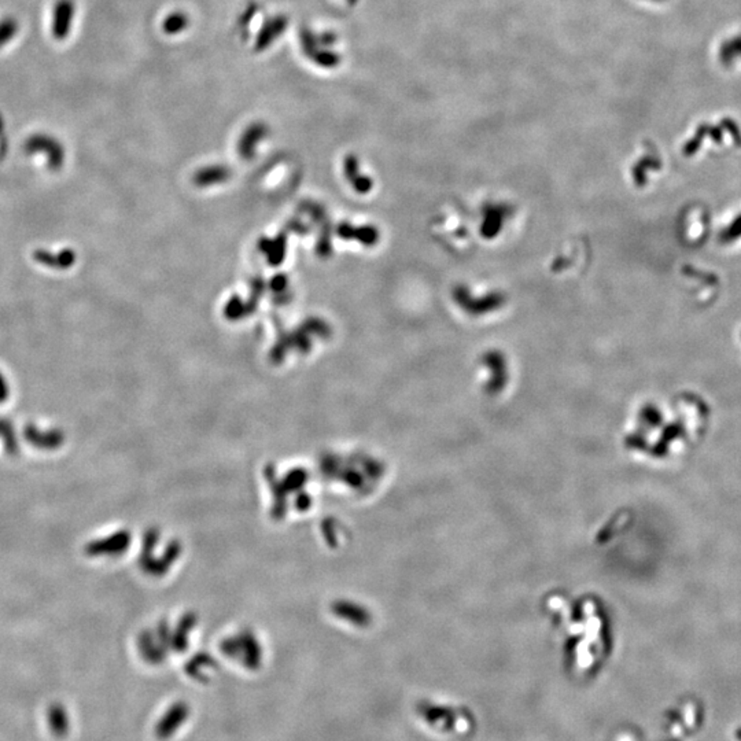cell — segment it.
<instances>
[{"instance_id": "obj_1", "label": "cell", "mask_w": 741, "mask_h": 741, "mask_svg": "<svg viewBox=\"0 0 741 741\" xmlns=\"http://www.w3.org/2000/svg\"><path fill=\"white\" fill-rule=\"evenodd\" d=\"M191 708L185 701L174 703L167 712L161 717L155 726V736L158 740H169L180 731V728L188 721Z\"/></svg>"}, {"instance_id": "obj_2", "label": "cell", "mask_w": 741, "mask_h": 741, "mask_svg": "<svg viewBox=\"0 0 741 741\" xmlns=\"http://www.w3.org/2000/svg\"><path fill=\"white\" fill-rule=\"evenodd\" d=\"M48 724L51 732L58 738H63L69 732V717L62 705L55 704L48 710Z\"/></svg>"}]
</instances>
